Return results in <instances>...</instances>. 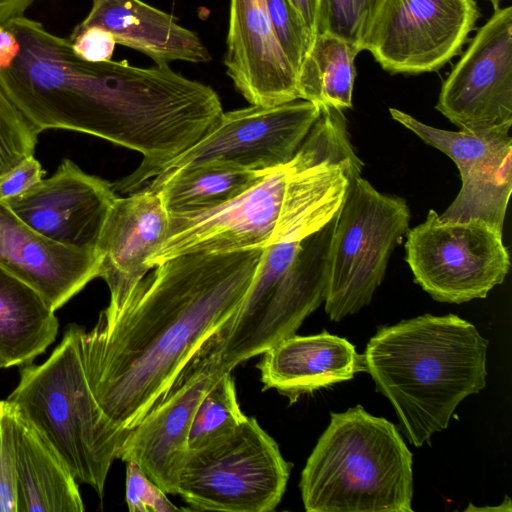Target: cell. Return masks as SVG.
<instances>
[{
	"mask_svg": "<svg viewBox=\"0 0 512 512\" xmlns=\"http://www.w3.org/2000/svg\"><path fill=\"white\" fill-rule=\"evenodd\" d=\"M264 248L164 261L112 321L98 319L84 330L88 384L111 422L128 430L137 425L203 343L234 316Z\"/></svg>",
	"mask_w": 512,
	"mask_h": 512,
	"instance_id": "1",
	"label": "cell"
},
{
	"mask_svg": "<svg viewBox=\"0 0 512 512\" xmlns=\"http://www.w3.org/2000/svg\"><path fill=\"white\" fill-rule=\"evenodd\" d=\"M487 347L459 316L426 314L379 329L362 357L409 442L421 447L448 426L462 400L485 387Z\"/></svg>",
	"mask_w": 512,
	"mask_h": 512,
	"instance_id": "2",
	"label": "cell"
},
{
	"mask_svg": "<svg viewBox=\"0 0 512 512\" xmlns=\"http://www.w3.org/2000/svg\"><path fill=\"white\" fill-rule=\"evenodd\" d=\"M299 486L307 512H411L412 453L394 424L357 405L331 413Z\"/></svg>",
	"mask_w": 512,
	"mask_h": 512,
	"instance_id": "3",
	"label": "cell"
},
{
	"mask_svg": "<svg viewBox=\"0 0 512 512\" xmlns=\"http://www.w3.org/2000/svg\"><path fill=\"white\" fill-rule=\"evenodd\" d=\"M83 332L70 326L45 362L25 366L7 400L54 448L76 481L102 497L130 430L111 422L92 394L83 363Z\"/></svg>",
	"mask_w": 512,
	"mask_h": 512,
	"instance_id": "4",
	"label": "cell"
},
{
	"mask_svg": "<svg viewBox=\"0 0 512 512\" xmlns=\"http://www.w3.org/2000/svg\"><path fill=\"white\" fill-rule=\"evenodd\" d=\"M337 215V214H336ZM336 216L295 242L268 245L241 306L209 340L223 371L295 334L324 301Z\"/></svg>",
	"mask_w": 512,
	"mask_h": 512,
	"instance_id": "5",
	"label": "cell"
},
{
	"mask_svg": "<svg viewBox=\"0 0 512 512\" xmlns=\"http://www.w3.org/2000/svg\"><path fill=\"white\" fill-rule=\"evenodd\" d=\"M406 200L355 176L337 212L330 246L325 311L333 321L368 305L389 258L409 230Z\"/></svg>",
	"mask_w": 512,
	"mask_h": 512,
	"instance_id": "6",
	"label": "cell"
},
{
	"mask_svg": "<svg viewBox=\"0 0 512 512\" xmlns=\"http://www.w3.org/2000/svg\"><path fill=\"white\" fill-rule=\"evenodd\" d=\"M290 463L253 417L208 445L189 450L177 495L198 511L269 512L280 503Z\"/></svg>",
	"mask_w": 512,
	"mask_h": 512,
	"instance_id": "7",
	"label": "cell"
},
{
	"mask_svg": "<svg viewBox=\"0 0 512 512\" xmlns=\"http://www.w3.org/2000/svg\"><path fill=\"white\" fill-rule=\"evenodd\" d=\"M406 236L405 260L414 281L436 301L485 298L508 274L503 232L482 220L443 223L431 209Z\"/></svg>",
	"mask_w": 512,
	"mask_h": 512,
	"instance_id": "8",
	"label": "cell"
},
{
	"mask_svg": "<svg viewBox=\"0 0 512 512\" xmlns=\"http://www.w3.org/2000/svg\"><path fill=\"white\" fill-rule=\"evenodd\" d=\"M480 15L474 0H385L364 50L392 74L437 71L461 51Z\"/></svg>",
	"mask_w": 512,
	"mask_h": 512,
	"instance_id": "9",
	"label": "cell"
},
{
	"mask_svg": "<svg viewBox=\"0 0 512 512\" xmlns=\"http://www.w3.org/2000/svg\"><path fill=\"white\" fill-rule=\"evenodd\" d=\"M320 114L316 104L302 99L223 112L208 134L163 165L154 177L209 161L251 171L280 167L293 158Z\"/></svg>",
	"mask_w": 512,
	"mask_h": 512,
	"instance_id": "10",
	"label": "cell"
},
{
	"mask_svg": "<svg viewBox=\"0 0 512 512\" xmlns=\"http://www.w3.org/2000/svg\"><path fill=\"white\" fill-rule=\"evenodd\" d=\"M224 372L217 351L206 340L171 386L130 429L117 459L134 461L166 494L177 495L195 411Z\"/></svg>",
	"mask_w": 512,
	"mask_h": 512,
	"instance_id": "11",
	"label": "cell"
},
{
	"mask_svg": "<svg viewBox=\"0 0 512 512\" xmlns=\"http://www.w3.org/2000/svg\"><path fill=\"white\" fill-rule=\"evenodd\" d=\"M436 109L459 130L512 126V7L495 9L454 66Z\"/></svg>",
	"mask_w": 512,
	"mask_h": 512,
	"instance_id": "12",
	"label": "cell"
},
{
	"mask_svg": "<svg viewBox=\"0 0 512 512\" xmlns=\"http://www.w3.org/2000/svg\"><path fill=\"white\" fill-rule=\"evenodd\" d=\"M392 119L456 164L462 186L454 201L439 215L443 223L482 220L503 232L512 191V138L509 128L480 133L448 131L424 124L396 108Z\"/></svg>",
	"mask_w": 512,
	"mask_h": 512,
	"instance_id": "13",
	"label": "cell"
},
{
	"mask_svg": "<svg viewBox=\"0 0 512 512\" xmlns=\"http://www.w3.org/2000/svg\"><path fill=\"white\" fill-rule=\"evenodd\" d=\"M285 189V165L270 169L238 197L216 207L169 213L168 230L149 259L153 269L174 257L197 252L264 248L278 224Z\"/></svg>",
	"mask_w": 512,
	"mask_h": 512,
	"instance_id": "14",
	"label": "cell"
},
{
	"mask_svg": "<svg viewBox=\"0 0 512 512\" xmlns=\"http://www.w3.org/2000/svg\"><path fill=\"white\" fill-rule=\"evenodd\" d=\"M117 196L112 183L64 159L51 177L4 203L45 237L65 246L96 251Z\"/></svg>",
	"mask_w": 512,
	"mask_h": 512,
	"instance_id": "15",
	"label": "cell"
},
{
	"mask_svg": "<svg viewBox=\"0 0 512 512\" xmlns=\"http://www.w3.org/2000/svg\"><path fill=\"white\" fill-rule=\"evenodd\" d=\"M168 224L169 212L158 192L144 187L114 199L96 245L98 277L110 291L99 320L110 322L122 311L151 270L148 261L163 243Z\"/></svg>",
	"mask_w": 512,
	"mask_h": 512,
	"instance_id": "16",
	"label": "cell"
},
{
	"mask_svg": "<svg viewBox=\"0 0 512 512\" xmlns=\"http://www.w3.org/2000/svg\"><path fill=\"white\" fill-rule=\"evenodd\" d=\"M224 64L251 105L299 99L297 74L280 47L265 0H230Z\"/></svg>",
	"mask_w": 512,
	"mask_h": 512,
	"instance_id": "17",
	"label": "cell"
},
{
	"mask_svg": "<svg viewBox=\"0 0 512 512\" xmlns=\"http://www.w3.org/2000/svg\"><path fill=\"white\" fill-rule=\"evenodd\" d=\"M0 266L37 290L53 310L99 276L95 250L55 242L0 201Z\"/></svg>",
	"mask_w": 512,
	"mask_h": 512,
	"instance_id": "18",
	"label": "cell"
},
{
	"mask_svg": "<svg viewBox=\"0 0 512 512\" xmlns=\"http://www.w3.org/2000/svg\"><path fill=\"white\" fill-rule=\"evenodd\" d=\"M257 368L262 390L276 389L290 404L302 394L350 380L364 371L363 357L345 338L326 331L292 335L262 354Z\"/></svg>",
	"mask_w": 512,
	"mask_h": 512,
	"instance_id": "19",
	"label": "cell"
},
{
	"mask_svg": "<svg viewBox=\"0 0 512 512\" xmlns=\"http://www.w3.org/2000/svg\"><path fill=\"white\" fill-rule=\"evenodd\" d=\"M92 26L105 29L116 44L137 50L156 64L211 60L195 32L178 24L172 15L141 0H92L89 13L71 35Z\"/></svg>",
	"mask_w": 512,
	"mask_h": 512,
	"instance_id": "20",
	"label": "cell"
},
{
	"mask_svg": "<svg viewBox=\"0 0 512 512\" xmlns=\"http://www.w3.org/2000/svg\"><path fill=\"white\" fill-rule=\"evenodd\" d=\"M15 439L17 512L84 511L77 481L65 462L16 412Z\"/></svg>",
	"mask_w": 512,
	"mask_h": 512,
	"instance_id": "21",
	"label": "cell"
},
{
	"mask_svg": "<svg viewBox=\"0 0 512 512\" xmlns=\"http://www.w3.org/2000/svg\"><path fill=\"white\" fill-rule=\"evenodd\" d=\"M58 328L45 298L0 266V368L34 360L54 342Z\"/></svg>",
	"mask_w": 512,
	"mask_h": 512,
	"instance_id": "22",
	"label": "cell"
},
{
	"mask_svg": "<svg viewBox=\"0 0 512 512\" xmlns=\"http://www.w3.org/2000/svg\"><path fill=\"white\" fill-rule=\"evenodd\" d=\"M268 171H251L222 161H209L156 176L145 188L159 193L169 213H190L238 197Z\"/></svg>",
	"mask_w": 512,
	"mask_h": 512,
	"instance_id": "23",
	"label": "cell"
},
{
	"mask_svg": "<svg viewBox=\"0 0 512 512\" xmlns=\"http://www.w3.org/2000/svg\"><path fill=\"white\" fill-rule=\"evenodd\" d=\"M360 51L328 34L316 33L297 72L299 99L320 109L352 107L354 60Z\"/></svg>",
	"mask_w": 512,
	"mask_h": 512,
	"instance_id": "24",
	"label": "cell"
},
{
	"mask_svg": "<svg viewBox=\"0 0 512 512\" xmlns=\"http://www.w3.org/2000/svg\"><path fill=\"white\" fill-rule=\"evenodd\" d=\"M246 417L237 400L231 371H226L206 392L195 411L188 438L189 450L228 435Z\"/></svg>",
	"mask_w": 512,
	"mask_h": 512,
	"instance_id": "25",
	"label": "cell"
},
{
	"mask_svg": "<svg viewBox=\"0 0 512 512\" xmlns=\"http://www.w3.org/2000/svg\"><path fill=\"white\" fill-rule=\"evenodd\" d=\"M385 0H319L316 33L337 37L359 51Z\"/></svg>",
	"mask_w": 512,
	"mask_h": 512,
	"instance_id": "26",
	"label": "cell"
},
{
	"mask_svg": "<svg viewBox=\"0 0 512 512\" xmlns=\"http://www.w3.org/2000/svg\"><path fill=\"white\" fill-rule=\"evenodd\" d=\"M38 135L0 85V175L34 154Z\"/></svg>",
	"mask_w": 512,
	"mask_h": 512,
	"instance_id": "27",
	"label": "cell"
},
{
	"mask_svg": "<svg viewBox=\"0 0 512 512\" xmlns=\"http://www.w3.org/2000/svg\"><path fill=\"white\" fill-rule=\"evenodd\" d=\"M265 1L280 47L297 74L315 34L288 0Z\"/></svg>",
	"mask_w": 512,
	"mask_h": 512,
	"instance_id": "28",
	"label": "cell"
},
{
	"mask_svg": "<svg viewBox=\"0 0 512 512\" xmlns=\"http://www.w3.org/2000/svg\"><path fill=\"white\" fill-rule=\"evenodd\" d=\"M15 412L0 401V512H17Z\"/></svg>",
	"mask_w": 512,
	"mask_h": 512,
	"instance_id": "29",
	"label": "cell"
},
{
	"mask_svg": "<svg viewBox=\"0 0 512 512\" xmlns=\"http://www.w3.org/2000/svg\"><path fill=\"white\" fill-rule=\"evenodd\" d=\"M126 463V503L131 512H174L166 493L151 481L134 461Z\"/></svg>",
	"mask_w": 512,
	"mask_h": 512,
	"instance_id": "30",
	"label": "cell"
},
{
	"mask_svg": "<svg viewBox=\"0 0 512 512\" xmlns=\"http://www.w3.org/2000/svg\"><path fill=\"white\" fill-rule=\"evenodd\" d=\"M40 162L29 155L0 175V201L17 197L43 179Z\"/></svg>",
	"mask_w": 512,
	"mask_h": 512,
	"instance_id": "31",
	"label": "cell"
},
{
	"mask_svg": "<svg viewBox=\"0 0 512 512\" xmlns=\"http://www.w3.org/2000/svg\"><path fill=\"white\" fill-rule=\"evenodd\" d=\"M69 39L74 53L89 62L111 60L116 45L113 36L97 26L88 27L75 35H70Z\"/></svg>",
	"mask_w": 512,
	"mask_h": 512,
	"instance_id": "32",
	"label": "cell"
},
{
	"mask_svg": "<svg viewBox=\"0 0 512 512\" xmlns=\"http://www.w3.org/2000/svg\"><path fill=\"white\" fill-rule=\"evenodd\" d=\"M315 34L319 0H288Z\"/></svg>",
	"mask_w": 512,
	"mask_h": 512,
	"instance_id": "33",
	"label": "cell"
},
{
	"mask_svg": "<svg viewBox=\"0 0 512 512\" xmlns=\"http://www.w3.org/2000/svg\"><path fill=\"white\" fill-rule=\"evenodd\" d=\"M34 0H0V25L8 20L23 16Z\"/></svg>",
	"mask_w": 512,
	"mask_h": 512,
	"instance_id": "34",
	"label": "cell"
},
{
	"mask_svg": "<svg viewBox=\"0 0 512 512\" xmlns=\"http://www.w3.org/2000/svg\"><path fill=\"white\" fill-rule=\"evenodd\" d=\"M487 1L491 2L494 9H498L503 0H487Z\"/></svg>",
	"mask_w": 512,
	"mask_h": 512,
	"instance_id": "35",
	"label": "cell"
}]
</instances>
